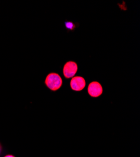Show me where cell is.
<instances>
[{
    "label": "cell",
    "mask_w": 140,
    "mask_h": 157,
    "mask_svg": "<svg viewBox=\"0 0 140 157\" xmlns=\"http://www.w3.org/2000/svg\"><path fill=\"white\" fill-rule=\"evenodd\" d=\"M45 84L50 90L56 91L62 86V79L58 74L50 73L47 76Z\"/></svg>",
    "instance_id": "1"
},
{
    "label": "cell",
    "mask_w": 140,
    "mask_h": 157,
    "mask_svg": "<svg viewBox=\"0 0 140 157\" xmlns=\"http://www.w3.org/2000/svg\"><path fill=\"white\" fill-rule=\"evenodd\" d=\"M4 157H15V156H13V155H7Z\"/></svg>",
    "instance_id": "6"
},
{
    "label": "cell",
    "mask_w": 140,
    "mask_h": 157,
    "mask_svg": "<svg viewBox=\"0 0 140 157\" xmlns=\"http://www.w3.org/2000/svg\"><path fill=\"white\" fill-rule=\"evenodd\" d=\"M78 69V64L75 62L69 61L67 62L64 65V66H63V75L67 78L73 77L75 75V74L77 73Z\"/></svg>",
    "instance_id": "2"
},
{
    "label": "cell",
    "mask_w": 140,
    "mask_h": 157,
    "mask_svg": "<svg viewBox=\"0 0 140 157\" xmlns=\"http://www.w3.org/2000/svg\"><path fill=\"white\" fill-rule=\"evenodd\" d=\"M88 93L93 98H97L103 94V87L97 81L92 82L89 84L87 89Z\"/></svg>",
    "instance_id": "3"
},
{
    "label": "cell",
    "mask_w": 140,
    "mask_h": 157,
    "mask_svg": "<svg viewBox=\"0 0 140 157\" xmlns=\"http://www.w3.org/2000/svg\"><path fill=\"white\" fill-rule=\"evenodd\" d=\"M65 26L66 28L70 31H72L76 28V24L72 21H66Z\"/></svg>",
    "instance_id": "5"
},
{
    "label": "cell",
    "mask_w": 140,
    "mask_h": 157,
    "mask_svg": "<svg viewBox=\"0 0 140 157\" xmlns=\"http://www.w3.org/2000/svg\"><path fill=\"white\" fill-rule=\"evenodd\" d=\"M85 81L82 77L76 76L72 78L70 85L72 90L75 91H81L85 86Z\"/></svg>",
    "instance_id": "4"
},
{
    "label": "cell",
    "mask_w": 140,
    "mask_h": 157,
    "mask_svg": "<svg viewBox=\"0 0 140 157\" xmlns=\"http://www.w3.org/2000/svg\"><path fill=\"white\" fill-rule=\"evenodd\" d=\"M2 151V146L1 145V143H0V153H1Z\"/></svg>",
    "instance_id": "7"
}]
</instances>
